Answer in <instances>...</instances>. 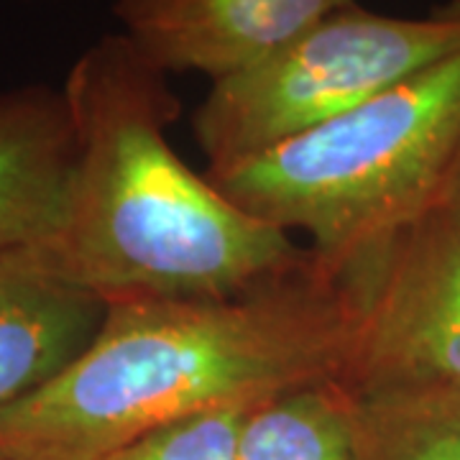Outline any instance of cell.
<instances>
[{
	"instance_id": "cell-10",
	"label": "cell",
	"mask_w": 460,
	"mask_h": 460,
	"mask_svg": "<svg viewBox=\"0 0 460 460\" xmlns=\"http://www.w3.org/2000/svg\"><path fill=\"white\" fill-rule=\"evenodd\" d=\"M238 460H361L353 392L328 378L263 399L243 422Z\"/></svg>"
},
{
	"instance_id": "cell-4",
	"label": "cell",
	"mask_w": 460,
	"mask_h": 460,
	"mask_svg": "<svg viewBox=\"0 0 460 460\" xmlns=\"http://www.w3.org/2000/svg\"><path fill=\"white\" fill-rule=\"evenodd\" d=\"M456 49L460 0L420 18L384 16L353 0L261 65L213 83L192 131L208 169L241 164L353 113Z\"/></svg>"
},
{
	"instance_id": "cell-1",
	"label": "cell",
	"mask_w": 460,
	"mask_h": 460,
	"mask_svg": "<svg viewBox=\"0 0 460 460\" xmlns=\"http://www.w3.org/2000/svg\"><path fill=\"white\" fill-rule=\"evenodd\" d=\"M353 338L343 279L313 256L243 295L115 302L75 361L0 411V456L108 460L199 411L343 381Z\"/></svg>"
},
{
	"instance_id": "cell-8",
	"label": "cell",
	"mask_w": 460,
	"mask_h": 460,
	"mask_svg": "<svg viewBox=\"0 0 460 460\" xmlns=\"http://www.w3.org/2000/svg\"><path fill=\"white\" fill-rule=\"evenodd\" d=\"M72 162L75 131L62 87L23 84L0 93V253L54 238Z\"/></svg>"
},
{
	"instance_id": "cell-12",
	"label": "cell",
	"mask_w": 460,
	"mask_h": 460,
	"mask_svg": "<svg viewBox=\"0 0 460 460\" xmlns=\"http://www.w3.org/2000/svg\"><path fill=\"white\" fill-rule=\"evenodd\" d=\"M0 460H8V458H5V456H0Z\"/></svg>"
},
{
	"instance_id": "cell-5",
	"label": "cell",
	"mask_w": 460,
	"mask_h": 460,
	"mask_svg": "<svg viewBox=\"0 0 460 460\" xmlns=\"http://www.w3.org/2000/svg\"><path fill=\"white\" fill-rule=\"evenodd\" d=\"M356 310L345 386L460 389V187L338 274Z\"/></svg>"
},
{
	"instance_id": "cell-6",
	"label": "cell",
	"mask_w": 460,
	"mask_h": 460,
	"mask_svg": "<svg viewBox=\"0 0 460 460\" xmlns=\"http://www.w3.org/2000/svg\"><path fill=\"white\" fill-rule=\"evenodd\" d=\"M353 0H113L133 47L162 72H199L213 83L289 47Z\"/></svg>"
},
{
	"instance_id": "cell-3",
	"label": "cell",
	"mask_w": 460,
	"mask_h": 460,
	"mask_svg": "<svg viewBox=\"0 0 460 460\" xmlns=\"http://www.w3.org/2000/svg\"><path fill=\"white\" fill-rule=\"evenodd\" d=\"M208 180L246 213L307 233L317 266L338 277L460 187V49Z\"/></svg>"
},
{
	"instance_id": "cell-11",
	"label": "cell",
	"mask_w": 460,
	"mask_h": 460,
	"mask_svg": "<svg viewBox=\"0 0 460 460\" xmlns=\"http://www.w3.org/2000/svg\"><path fill=\"white\" fill-rule=\"evenodd\" d=\"M256 404L199 411L154 429L108 460H238V440Z\"/></svg>"
},
{
	"instance_id": "cell-9",
	"label": "cell",
	"mask_w": 460,
	"mask_h": 460,
	"mask_svg": "<svg viewBox=\"0 0 460 460\" xmlns=\"http://www.w3.org/2000/svg\"><path fill=\"white\" fill-rule=\"evenodd\" d=\"M348 389L361 460H460V389L428 378Z\"/></svg>"
},
{
	"instance_id": "cell-2",
	"label": "cell",
	"mask_w": 460,
	"mask_h": 460,
	"mask_svg": "<svg viewBox=\"0 0 460 460\" xmlns=\"http://www.w3.org/2000/svg\"><path fill=\"white\" fill-rule=\"evenodd\" d=\"M75 162L49 266L105 305L233 296L310 261L287 230L195 174L166 131L181 100L126 33H105L62 84Z\"/></svg>"
},
{
	"instance_id": "cell-7",
	"label": "cell",
	"mask_w": 460,
	"mask_h": 460,
	"mask_svg": "<svg viewBox=\"0 0 460 460\" xmlns=\"http://www.w3.org/2000/svg\"><path fill=\"white\" fill-rule=\"evenodd\" d=\"M108 305L59 277L41 251L0 253V411L44 386L98 335Z\"/></svg>"
}]
</instances>
